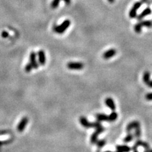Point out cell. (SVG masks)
Returning a JSON list of instances; mask_svg holds the SVG:
<instances>
[{"instance_id":"cell-1","label":"cell","mask_w":152,"mask_h":152,"mask_svg":"<svg viewBox=\"0 0 152 152\" xmlns=\"http://www.w3.org/2000/svg\"><path fill=\"white\" fill-rule=\"evenodd\" d=\"M146 27L148 28L152 27V21L150 20H140L139 22L136 24L134 25V31L137 34H139L141 32L142 28Z\"/></svg>"},{"instance_id":"cell-2","label":"cell","mask_w":152,"mask_h":152,"mask_svg":"<svg viewBox=\"0 0 152 152\" xmlns=\"http://www.w3.org/2000/svg\"><path fill=\"white\" fill-rule=\"evenodd\" d=\"M70 24L71 22L70 21V20L67 19V20H64L60 25H56V26L55 25L53 27V30L54 32L57 33V34H63L69 27Z\"/></svg>"},{"instance_id":"cell-3","label":"cell","mask_w":152,"mask_h":152,"mask_svg":"<svg viewBox=\"0 0 152 152\" xmlns=\"http://www.w3.org/2000/svg\"><path fill=\"white\" fill-rule=\"evenodd\" d=\"M142 4L143 3H142L141 1H137L133 5L129 13V16L130 18H134L136 17L137 11H138V9L141 6Z\"/></svg>"},{"instance_id":"cell-4","label":"cell","mask_w":152,"mask_h":152,"mask_svg":"<svg viewBox=\"0 0 152 152\" xmlns=\"http://www.w3.org/2000/svg\"><path fill=\"white\" fill-rule=\"evenodd\" d=\"M105 129L103 126L100 127H98L96 129V130L92 134V135L91 136V138H90V142H91V144H96V141H98V137L100 135L101 133H102L104 131Z\"/></svg>"},{"instance_id":"cell-5","label":"cell","mask_w":152,"mask_h":152,"mask_svg":"<svg viewBox=\"0 0 152 152\" xmlns=\"http://www.w3.org/2000/svg\"><path fill=\"white\" fill-rule=\"evenodd\" d=\"M68 69L70 70H82L84 68V64L82 62H68L67 65Z\"/></svg>"},{"instance_id":"cell-6","label":"cell","mask_w":152,"mask_h":152,"mask_svg":"<svg viewBox=\"0 0 152 152\" xmlns=\"http://www.w3.org/2000/svg\"><path fill=\"white\" fill-rule=\"evenodd\" d=\"M151 13H152L151 9L149 7H147L145 9H144V10H143V11H142L141 13H140V14H139V15H138L136 18L137 20H138V21H140V20H141L142 19L144 18V17H146V16H147L148 15L151 14Z\"/></svg>"},{"instance_id":"cell-7","label":"cell","mask_w":152,"mask_h":152,"mask_svg":"<svg viewBox=\"0 0 152 152\" xmlns=\"http://www.w3.org/2000/svg\"><path fill=\"white\" fill-rule=\"evenodd\" d=\"M28 122H29V119L27 117H24L22 119V120H20L19 124L17 125V130L19 132H22L24 130V129L26 127L27 124Z\"/></svg>"},{"instance_id":"cell-8","label":"cell","mask_w":152,"mask_h":152,"mask_svg":"<svg viewBox=\"0 0 152 152\" xmlns=\"http://www.w3.org/2000/svg\"><path fill=\"white\" fill-rule=\"evenodd\" d=\"M138 127H140V123L139 121L134 120V121L130 122L127 125L126 130L127 131V132H130L132 129H136Z\"/></svg>"},{"instance_id":"cell-9","label":"cell","mask_w":152,"mask_h":152,"mask_svg":"<svg viewBox=\"0 0 152 152\" xmlns=\"http://www.w3.org/2000/svg\"><path fill=\"white\" fill-rule=\"evenodd\" d=\"M30 63L33 67V68L37 69L39 67V64L36 60V54L34 51L30 53Z\"/></svg>"},{"instance_id":"cell-10","label":"cell","mask_w":152,"mask_h":152,"mask_svg":"<svg viewBox=\"0 0 152 152\" xmlns=\"http://www.w3.org/2000/svg\"><path fill=\"white\" fill-rule=\"evenodd\" d=\"M116 53L117 51L115 49H108V50L106 51L103 54V57L104 59L107 60L113 57L116 54Z\"/></svg>"},{"instance_id":"cell-11","label":"cell","mask_w":152,"mask_h":152,"mask_svg":"<svg viewBox=\"0 0 152 152\" xmlns=\"http://www.w3.org/2000/svg\"><path fill=\"white\" fill-rule=\"evenodd\" d=\"M79 122L81 123V125L86 129H89V128H91V122L88 121L87 119L85 117L82 116L80 117Z\"/></svg>"},{"instance_id":"cell-12","label":"cell","mask_w":152,"mask_h":152,"mask_svg":"<svg viewBox=\"0 0 152 152\" xmlns=\"http://www.w3.org/2000/svg\"><path fill=\"white\" fill-rule=\"evenodd\" d=\"M105 105H106L109 108L111 109L112 111H115V108H116V106H115V104L112 98H107L105 100Z\"/></svg>"},{"instance_id":"cell-13","label":"cell","mask_w":152,"mask_h":152,"mask_svg":"<svg viewBox=\"0 0 152 152\" xmlns=\"http://www.w3.org/2000/svg\"><path fill=\"white\" fill-rule=\"evenodd\" d=\"M38 54V58H39V62L41 65H44L46 63V58L45 53L44 51L42 49L39 50L37 53Z\"/></svg>"},{"instance_id":"cell-14","label":"cell","mask_w":152,"mask_h":152,"mask_svg":"<svg viewBox=\"0 0 152 152\" xmlns=\"http://www.w3.org/2000/svg\"><path fill=\"white\" fill-rule=\"evenodd\" d=\"M134 144L136 145L138 147L142 146L145 149H148L149 148V145L148 143H146V142L145 141H143L141 140V139H138L136 141Z\"/></svg>"},{"instance_id":"cell-15","label":"cell","mask_w":152,"mask_h":152,"mask_svg":"<svg viewBox=\"0 0 152 152\" xmlns=\"http://www.w3.org/2000/svg\"><path fill=\"white\" fill-rule=\"evenodd\" d=\"M96 118L98 122L108 121V115L103 113H98L96 115Z\"/></svg>"},{"instance_id":"cell-16","label":"cell","mask_w":152,"mask_h":152,"mask_svg":"<svg viewBox=\"0 0 152 152\" xmlns=\"http://www.w3.org/2000/svg\"><path fill=\"white\" fill-rule=\"evenodd\" d=\"M117 150L121 151L122 152H129L131 149L129 146L127 145H117L116 146Z\"/></svg>"},{"instance_id":"cell-17","label":"cell","mask_w":152,"mask_h":152,"mask_svg":"<svg viewBox=\"0 0 152 152\" xmlns=\"http://www.w3.org/2000/svg\"><path fill=\"white\" fill-rule=\"evenodd\" d=\"M143 80L144 83L146 85H148V84L149 83V82L150 81V73L149 71H146L144 72V73H143Z\"/></svg>"},{"instance_id":"cell-18","label":"cell","mask_w":152,"mask_h":152,"mask_svg":"<svg viewBox=\"0 0 152 152\" xmlns=\"http://www.w3.org/2000/svg\"><path fill=\"white\" fill-rule=\"evenodd\" d=\"M118 117V114L115 111H112L110 115H108V121L111 122H114L115 120H117Z\"/></svg>"},{"instance_id":"cell-19","label":"cell","mask_w":152,"mask_h":152,"mask_svg":"<svg viewBox=\"0 0 152 152\" xmlns=\"http://www.w3.org/2000/svg\"><path fill=\"white\" fill-rule=\"evenodd\" d=\"M133 139H134V135L130 132H128V134L124 138L123 141H124V143H130L131 141L133 140Z\"/></svg>"},{"instance_id":"cell-20","label":"cell","mask_w":152,"mask_h":152,"mask_svg":"<svg viewBox=\"0 0 152 152\" xmlns=\"http://www.w3.org/2000/svg\"><path fill=\"white\" fill-rule=\"evenodd\" d=\"M96 145H97L98 148H102L106 144V141L105 139H100V140H98L96 143Z\"/></svg>"},{"instance_id":"cell-21","label":"cell","mask_w":152,"mask_h":152,"mask_svg":"<svg viewBox=\"0 0 152 152\" xmlns=\"http://www.w3.org/2000/svg\"><path fill=\"white\" fill-rule=\"evenodd\" d=\"M61 0H53L51 3V7L52 9H56L59 6L60 2Z\"/></svg>"},{"instance_id":"cell-22","label":"cell","mask_w":152,"mask_h":152,"mask_svg":"<svg viewBox=\"0 0 152 152\" xmlns=\"http://www.w3.org/2000/svg\"><path fill=\"white\" fill-rule=\"evenodd\" d=\"M134 136L136 139H139V138H140L141 136V131L140 127H138L135 129V132H134Z\"/></svg>"},{"instance_id":"cell-23","label":"cell","mask_w":152,"mask_h":152,"mask_svg":"<svg viewBox=\"0 0 152 152\" xmlns=\"http://www.w3.org/2000/svg\"><path fill=\"white\" fill-rule=\"evenodd\" d=\"M33 67L32 66V65L30 64V63H27V64L25 65V72H27V73H29V72H30L32 71V70Z\"/></svg>"},{"instance_id":"cell-24","label":"cell","mask_w":152,"mask_h":152,"mask_svg":"<svg viewBox=\"0 0 152 152\" xmlns=\"http://www.w3.org/2000/svg\"><path fill=\"white\" fill-rule=\"evenodd\" d=\"M145 98L148 101H151L152 100V92H149L146 94Z\"/></svg>"},{"instance_id":"cell-25","label":"cell","mask_w":152,"mask_h":152,"mask_svg":"<svg viewBox=\"0 0 152 152\" xmlns=\"http://www.w3.org/2000/svg\"><path fill=\"white\" fill-rule=\"evenodd\" d=\"M141 1L142 2V3H144L148 6L152 4V0H141Z\"/></svg>"},{"instance_id":"cell-26","label":"cell","mask_w":152,"mask_h":152,"mask_svg":"<svg viewBox=\"0 0 152 152\" xmlns=\"http://www.w3.org/2000/svg\"><path fill=\"white\" fill-rule=\"evenodd\" d=\"M1 36H2V37H3V38L8 37L9 36L8 32L6 31H5V30H4V31H3L2 32H1Z\"/></svg>"},{"instance_id":"cell-27","label":"cell","mask_w":152,"mask_h":152,"mask_svg":"<svg viewBox=\"0 0 152 152\" xmlns=\"http://www.w3.org/2000/svg\"><path fill=\"white\" fill-rule=\"evenodd\" d=\"M63 1H64L66 5H70V3H71V0H63Z\"/></svg>"},{"instance_id":"cell-28","label":"cell","mask_w":152,"mask_h":152,"mask_svg":"<svg viewBox=\"0 0 152 152\" xmlns=\"http://www.w3.org/2000/svg\"><path fill=\"white\" fill-rule=\"evenodd\" d=\"M148 87H150V88H152V81H150L149 82V83L148 84Z\"/></svg>"},{"instance_id":"cell-29","label":"cell","mask_w":152,"mask_h":152,"mask_svg":"<svg viewBox=\"0 0 152 152\" xmlns=\"http://www.w3.org/2000/svg\"><path fill=\"white\" fill-rule=\"evenodd\" d=\"M115 0H108V1L110 3H113L114 2H115Z\"/></svg>"},{"instance_id":"cell-30","label":"cell","mask_w":152,"mask_h":152,"mask_svg":"<svg viewBox=\"0 0 152 152\" xmlns=\"http://www.w3.org/2000/svg\"><path fill=\"white\" fill-rule=\"evenodd\" d=\"M148 150V152H152V149H150V148H149Z\"/></svg>"},{"instance_id":"cell-31","label":"cell","mask_w":152,"mask_h":152,"mask_svg":"<svg viewBox=\"0 0 152 152\" xmlns=\"http://www.w3.org/2000/svg\"><path fill=\"white\" fill-rule=\"evenodd\" d=\"M144 152H148V149H145V150L144 151Z\"/></svg>"},{"instance_id":"cell-32","label":"cell","mask_w":152,"mask_h":152,"mask_svg":"<svg viewBox=\"0 0 152 152\" xmlns=\"http://www.w3.org/2000/svg\"><path fill=\"white\" fill-rule=\"evenodd\" d=\"M133 152H138V151L137 150V149H136V150H134V151H133Z\"/></svg>"},{"instance_id":"cell-33","label":"cell","mask_w":152,"mask_h":152,"mask_svg":"<svg viewBox=\"0 0 152 152\" xmlns=\"http://www.w3.org/2000/svg\"><path fill=\"white\" fill-rule=\"evenodd\" d=\"M115 152H122V151H119V150H117V151H115Z\"/></svg>"},{"instance_id":"cell-34","label":"cell","mask_w":152,"mask_h":152,"mask_svg":"<svg viewBox=\"0 0 152 152\" xmlns=\"http://www.w3.org/2000/svg\"><path fill=\"white\" fill-rule=\"evenodd\" d=\"M104 152H112V151H104Z\"/></svg>"},{"instance_id":"cell-35","label":"cell","mask_w":152,"mask_h":152,"mask_svg":"<svg viewBox=\"0 0 152 152\" xmlns=\"http://www.w3.org/2000/svg\"><path fill=\"white\" fill-rule=\"evenodd\" d=\"M96 152H100V150H97V151H96Z\"/></svg>"}]
</instances>
